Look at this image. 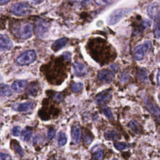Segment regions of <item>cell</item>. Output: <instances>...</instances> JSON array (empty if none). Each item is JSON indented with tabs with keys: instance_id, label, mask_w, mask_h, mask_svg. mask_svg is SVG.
Instances as JSON below:
<instances>
[{
	"instance_id": "36",
	"label": "cell",
	"mask_w": 160,
	"mask_h": 160,
	"mask_svg": "<svg viewBox=\"0 0 160 160\" xmlns=\"http://www.w3.org/2000/svg\"><path fill=\"white\" fill-rule=\"evenodd\" d=\"M62 57L64 60L70 61L71 60V54L69 52H65L62 54Z\"/></svg>"
},
{
	"instance_id": "20",
	"label": "cell",
	"mask_w": 160,
	"mask_h": 160,
	"mask_svg": "<svg viewBox=\"0 0 160 160\" xmlns=\"http://www.w3.org/2000/svg\"><path fill=\"white\" fill-rule=\"evenodd\" d=\"M32 134V129L31 128L29 127H26V128H24L21 134V137L22 139L25 141H28Z\"/></svg>"
},
{
	"instance_id": "39",
	"label": "cell",
	"mask_w": 160,
	"mask_h": 160,
	"mask_svg": "<svg viewBox=\"0 0 160 160\" xmlns=\"http://www.w3.org/2000/svg\"><path fill=\"white\" fill-rule=\"evenodd\" d=\"M9 2V1H5V0H0V5H3L5 4H7Z\"/></svg>"
},
{
	"instance_id": "13",
	"label": "cell",
	"mask_w": 160,
	"mask_h": 160,
	"mask_svg": "<svg viewBox=\"0 0 160 160\" xmlns=\"http://www.w3.org/2000/svg\"><path fill=\"white\" fill-rule=\"evenodd\" d=\"M28 85V81L26 80H17L12 83V89L18 93L22 92Z\"/></svg>"
},
{
	"instance_id": "35",
	"label": "cell",
	"mask_w": 160,
	"mask_h": 160,
	"mask_svg": "<svg viewBox=\"0 0 160 160\" xmlns=\"http://www.w3.org/2000/svg\"><path fill=\"white\" fill-rule=\"evenodd\" d=\"M129 127L131 128V129H132L133 131H134L136 132H138V128H137V125L136 123L134 121H131L129 122Z\"/></svg>"
},
{
	"instance_id": "38",
	"label": "cell",
	"mask_w": 160,
	"mask_h": 160,
	"mask_svg": "<svg viewBox=\"0 0 160 160\" xmlns=\"http://www.w3.org/2000/svg\"><path fill=\"white\" fill-rule=\"evenodd\" d=\"M96 3H98V4H100L101 3H103L104 4H107V3H109V2H110V1H96Z\"/></svg>"
},
{
	"instance_id": "14",
	"label": "cell",
	"mask_w": 160,
	"mask_h": 160,
	"mask_svg": "<svg viewBox=\"0 0 160 160\" xmlns=\"http://www.w3.org/2000/svg\"><path fill=\"white\" fill-rule=\"evenodd\" d=\"M34 108V103L32 102H26L16 104L13 106V108L18 111L28 112L32 110Z\"/></svg>"
},
{
	"instance_id": "2",
	"label": "cell",
	"mask_w": 160,
	"mask_h": 160,
	"mask_svg": "<svg viewBox=\"0 0 160 160\" xmlns=\"http://www.w3.org/2000/svg\"><path fill=\"white\" fill-rule=\"evenodd\" d=\"M61 58L56 59L49 66H46V76L51 83H61L66 75L64 64Z\"/></svg>"
},
{
	"instance_id": "7",
	"label": "cell",
	"mask_w": 160,
	"mask_h": 160,
	"mask_svg": "<svg viewBox=\"0 0 160 160\" xmlns=\"http://www.w3.org/2000/svg\"><path fill=\"white\" fill-rule=\"evenodd\" d=\"M36 58V54L34 51L28 50L23 52L16 59L17 62L19 65H28L33 62Z\"/></svg>"
},
{
	"instance_id": "34",
	"label": "cell",
	"mask_w": 160,
	"mask_h": 160,
	"mask_svg": "<svg viewBox=\"0 0 160 160\" xmlns=\"http://www.w3.org/2000/svg\"><path fill=\"white\" fill-rule=\"evenodd\" d=\"M11 156L9 154L0 152V160H11Z\"/></svg>"
},
{
	"instance_id": "21",
	"label": "cell",
	"mask_w": 160,
	"mask_h": 160,
	"mask_svg": "<svg viewBox=\"0 0 160 160\" xmlns=\"http://www.w3.org/2000/svg\"><path fill=\"white\" fill-rule=\"evenodd\" d=\"M121 138V136L114 131L111 130L107 131L104 133V138L108 140H114L118 139Z\"/></svg>"
},
{
	"instance_id": "29",
	"label": "cell",
	"mask_w": 160,
	"mask_h": 160,
	"mask_svg": "<svg viewBox=\"0 0 160 160\" xmlns=\"http://www.w3.org/2000/svg\"><path fill=\"white\" fill-rule=\"evenodd\" d=\"M103 157V153L101 151L96 152L93 156L91 160H102Z\"/></svg>"
},
{
	"instance_id": "31",
	"label": "cell",
	"mask_w": 160,
	"mask_h": 160,
	"mask_svg": "<svg viewBox=\"0 0 160 160\" xmlns=\"http://www.w3.org/2000/svg\"><path fill=\"white\" fill-rule=\"evenodd\" d=\"M21 133V128L19 126H15L12 129V134L14 136H18Z\"/></svg>"
},
{
	"instance_id": "11",
	"label": "cell",
	"mask_w": 160,
	"mask_h": 160,
	"mask_svg": "<svg viewBox=\"0 0 160 160\" xmlns=\"http://www.w3.org/2000/svg\"><path fill=\"white\" fill-rule=\"evenodd\" d=\"M144 103L146 104V107L148 109V111L153 114V115H156V116H159V108L156 106V104H154V102L151 101V99L147 97L146 98V99H144Z\"/></svg>"
},
{
	"instance_id": "42",
	"label": "cell",
	"mask_w": 160,
	"mask_h": 160,
	"mask_svg": "<svg viewBox=\"0 0 160 160\" xmlns=\"http://www.w3.org/2000/svg\"><path fill=\"white\" fill-rule=\"evenodd\" d=\"M112 160H117V159H112Z\"/></svg>"
},
{
	"instance_id": "23",
	"label": "cell",
	"mask_w": 160,
	"mask_h": 160,
	"mask_svg": "<svg viewBox=\"0 0 160 160\" xmlns=\"http://www.w3.org/2000/svg\"><path fill=\"white\" fill-rule=\"evenodd\" d=\"M39 91V87L38 86V85L35 83H33L30 85L28 91V93L29 96H36L38 94Z\"/></svg>"
},
{
	"instance_id": "9",
	"label": "cell",
	"mask_w": 160,
	"mask_h": 160,
	"mask_svg": "<svg viewBox=\"0 0 160 160\" xmlns=\"http://www.w3.org/2000/svg\"><path fill=\"white\" fill-rule=\"evenodd\" d=\"M147 12L150 18L154 20L159 19V5L157 2L150 4L147 9Z\"/></svg>"
},
{
	"instance_id": "26",
	"label": "cell",
	"mask_w": 160,
	"mask_h": 160,
	"mask_svg": "<svg viewBox=\"0 0 160 160\" xmlns=\"http://www.w3.org/2000/svg\"><path fill=\"white\" fill-rule=\"evenodd\" d=\"M114 146L118 150H123L124 149H126V148H128L129 147H130L129 144H127V143L122 142H115L114 144Z\"/></svg>"
},
{
	"instance_id": "24",
	"label": "cell",
	"mask_w": 160,
	"mask_h": 160,
	"mask_svg": "<svg viewBox=\"0 0 160 160\" xmlns=\"http://www.w3.org/2000/svg\"><path fill=\"white\" fill-rule=\"evenodd\" d=\"M138 76L142 82H146L148 81L147 71L144 68H140L138 71Z\"/></svg>"
},
{
	"instance_id": "1",
	"label": "cell",
	"mask_w": 160,
	"mask_h": 160,
	"mask_svg": "<svg viewBox=\"0 0 160 160\" xmlns=\"http://www.w3.org/2000/svg\"><path fill=\"white\" fill-rule=\"evenodd\" d=\"M88 46L92 58L101 64L108 62L114 56L111 46L101 38H96L89 40Z\"/></svg>"
},
{
	"instance_id": "32",
	"label": "cell",
	"mask_w": 160,
	"mask_h": 160,
	"mask_svg": "<svg viewBox=\"0 0 160 160\" xmlns=\"http://www.w3.org/2000/svg\"><path fill=\"white\" fill-rule=\"evenodd\" d=\"M104 113L105 114V116L108 118V119H112V114L111 113V112L110 111V110L109 109V108H104Z\"/></svg>"
},
{
	"instance_id": "3",
	"label": "cell",
	"mask_w": 160,
	"mask_h": 160,
	"mask_svg": "<svg viewBox=\"0 0 160 160\" xmlns=\"http://www.w3.org/2000/svg\"><path fill=\"white\" fill-rule=\"evenodd\" d=\"M12 32L20 39H28L32 34V25L26 21L17 22L13 26Z\"/></svg>"
},
{
	"instance_id": "5",
	"label": "cell",
	"mask_w": 160,
	"mask_h": 160,
	"mask_svg": "<svg viewBox=\"0 0 160 160\" xmlns=\"http://www.w3.org/2000/svg\"><path fill=\"white\" fill-rule=\"evenodd\" d=\"M49 24L43 19H38L35 23V33L39 38H44L48 34Z\"/></svg>"
},
{
	"instance_id": "40",
	"label": "cell",
	"mask_w": 160,
	"mask_h": 160,
	"mask_svg": "<svg viewBox=\"0 0 160 160\" xmlns=\"http://www.w3.org/2000/svg\"><path fill=\"white\" fill-rule=\"evenodd\" d=\"M42 1H32L31 2H33V3H35V4H37V3H41V2H42Z\"/></svg>"
},
{
	"instance_id": "33",
	"label": "cell",
	"mask_w": 160,
	"mask_h": 160,
	"mask_svg": "<svg viewBox=\"0 0 160 160\" xmlns=\"http://www.w3.org/2000/svg\"><path fill=\"white\" fill-rule=\"evenodd\" d=\"M92 140V138L91 137L90 135H89V134H85L84 135V143H86V144H89L91 142Z\"/></svg>"
},
{
	"instance_id": "10",
	"label": "cell",
	"mask_w": 160,
	"mask_h": 160,
	"mask_svg": "<svg viewBox=\"0 0 160 160\" xmlns=\"http://www.w3.org/2000/svg\"><path fill=\"white\" fill-rule=\"evenodd\" d=\"M98 78L100 81H101L104 82L109 83L112 81L114 76L111 71H110L109 70L102 69L99 72Z\"/></svg>"
},
{
	"instance_id": "28",
	"label": "cell",
	"mask_w": 160,
	"mask_h": 160,
	"mask_svg": "<svg viewBox=\"0 0 160 160\" xmlns=\"http://www.w3.org/2000/svg\"><path fill=\"white\" fill-rule=\"evenodd\" d=\"M83 87V84L81 82H75L71 86V90L74 92H79Z\"/></svg>"
},
{
	"instance_id": "37",
	"label": "cell",
	"mask_w": 160,
	"mask_h": 160,
	"mask_svg": "<svg viewBox=\"0 0 160 160\" xmlns=\"http://www.w3.org/2000/svg\"><path fill=\"white\" fill-rule=\"evenodd\" d=\"M54 99H55L56 101H58V102H60V101H62V96H61V94H56V95H55V96H54Z\"/></svg>"
},
{
	"instance_id": "15",
	"label": "cell",
	"mask_w": 160,
	"mask_h": 160,
	"mask_svg": "<svg viewBox=\"0 0 160 160\" xmlns=\"http://www.w3.org/2000/svg\"><path fill=\"white\" fill-rule=\"evenodd\" d=\"M81 135V131L79 126L78 125H74L72 128V130H71V138H72V141L74 143L78 144L80 141Z\"/></svg>"
},
{
	"instance_id": "12",
	"label": "cell",
	"mask_w": 160,
	"mask_h": 160,
	"mask_svg": "<svg viewBox=\"0 0 160 160\" xmlns=\"http://www.w3.org/2000/svg\"><path fill=\"white\" fill-rule=\"evenodd\" d=\"M111 97V94L109 90H106L99 93L96 98V101L98 103L103 104L108 102Z\"/></svg>"
},
{
	"instance_id": "19",
	"label": "cell",
	"mask_w": 160,
	"mask_h": 160,
	"mask_svg": "<svg viewBox=\"0 0 160 160\" xmlns=\"http://www.w3.org/2000/svg\"><path fill=\"white\" fill-rule=\"evenodd\" d=\"M12 93V91L11 88L5 84H0V94L3 96H11Z\"/></svg>"
},
{
	"instance_id": "6",
	"label": "cell",
	"mask_w": 160,
	"mask_h": 160,
	"mask_svg": "<svg viewBox=\"0 0 160 160\" xmlns=\"http://www.w3.org/2000/svg\"><path fill=\"white\" fill-rule=\"evenodd\" d=\"M11 11L17 16H25L32 12V8L25 2H18L14 4L11 8Z\"/></svg>"
},
{
	"instance_id": "41",
	"label": "cell",
	"mask_w": 160,
	"mask_h": 160,
	"mask_svg": "<svg viewBox=\"0 0 160 160\" xmlns=\"http://www.w3.org/2000/svg\"><path fill=\"white\" fill-rule=\"evenodd\" d=\"M159 71H158V74H157V81H158V84H159Z\"/></svg>"
},
{
	"instance_id": "22",
	"label": "cell",
	"mask_w": 160,
	"mask_h": 160,
	"mask_svg": "<svg viewBox=\"0 0 160 160\" xmlns=\"http://www.w3.org/2000/svg\"><path fill=\"white\" fill-rule=\"evenodd\" d=\"M11 146L12 148L14 150V151L19 156H24V151L19 144L18 142H17L15 140H12L11 141Z\"/></svg>"
},
{
	"instance_id": "27",
	"label": "cell",
	"mask_w": 160,
	"mask_h": 160,
	"mask_svg": "<svg viewBox=\"0 0 160 160\" xmlns=\"http://www.w3.org/2000/svg\"><path fill=\"white\" fill-rule=\"evenodd\" d=\"M154 34L156 39L159 38V19L155 20L154 26Z\"/></svg>"
},
{
	"instance_id": "18",
	"label": "cell",
	"mask_w": 160,
	"mask_h": 160,
	"mask_svg": "<svg viewBox=\"0 0 160 160\" xmlns=\"http://www.w3.org/2000/svg\"><path fill=\"white\" fill-rule=\"evenodd\" d=\"M68 41V39L66 38H62L61 39H59L52 44L51 48L54 51H57L64 47L67 44Z\"/></svg>"
},
{
	"instance_id": "30",
	"label": "cell",
	"mask_w": 160,
	"mask_h": 160,
	"mask_svg": "<svg viewBox=\"0 0 160 160\" xmlns=\"http://www.w3.org/2000/svg\"><path fill=\"white\" fill-rule=\"evenodd\" d=\"M55 134H56V130L52 128H50L48 132V136H47L48 139L51 140L54 136Z\"/></svg>"
},
{
	"instance_id": "4",
	"label": "cell",
	"mask_w": 160,
	"mask_h": 160,
	"mask_svg": "<svg viewBox=\"0 0 160 160\" xmlns=\"http://www.w3.org/2000/svg\"><path fill=\"white\" fill-rule=\"evenodd\" d=\"M131 9L129 8H123V9H118L114 10L109 14V17L107 19V22L109 25H114L118 23L126 14L129 13L131 11Z\"/></svg>"
},
{
	"instance_id": "16",
	"label": "cell",
	"mask_w": 160,
	"mask_h": 160,
	"mask_svg": "<svg viewBox=\"0 0 160 160\" xmlns=\"http://www.w3.org/2000/svg\"><path fill=\"white\" fill-rule=\"evenodd\" d=\"M73 69L74 74L77 76H82L86 74V66L81 62H74L73 65Z\"/></svg>"
},
{
	"instance_id": "17",
	"label": "cell",
	"mask_w": 160,
	"mask_h": 160,
	"mask_svg": "<svg viewBox=\"0 0 160 160\" xmlns=\"http://www.w3.org/2000/svg\"><path fill=\"white\" fill-rule=\"evenodd\" d=\"M12 46V43L11 40L5 35L0 34V48L9 49Z\"/></svg>"
},
{
	"instance_id": "25",
	"label": "cell",
	"mask_w": 160,
	"mask_h": 160,
	"mask_svg": "<svg viewBox=\"0 0 160 160\" xmlns=\"http://www.w3.org/2000/svg\"><path fill=\"white\" fill-rule=\"evenodd\" d=\"M67 141V138L66 134L63 132H61L58 136V144L59 146L65 145Z\"/></svg>"
},
{
	"instance_id": "8",
	"label": "cell",
	"mask_w": 160,
	"mask_h": 160,
	"mask_svg": "<svg viewBox=\"0 0 160 160\" xmlns=\"http://www.w3.org/2000/svg\"><path fill=\"white\" fill-rule=\"evenodd\" d=\"M151 47V44L148 41H146L143 44L136 46L134 51V55L135 59L138 61L142 60L144 58L146 52L150 49Z\"/></svg>"
}]
</instances>
